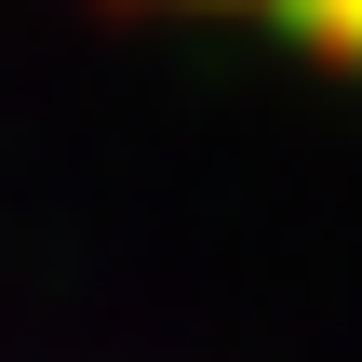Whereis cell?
I'll use <instances>...</instances> for the list:
<instances>
[{"mask_svg":"<svg viewBox=\"0 0 362 362\" xmlns=\"http://www.w3.org/2000/svg\"><path fill=\"white\" fill-rule=\"evenodd\" d=\"M134 13H175V27H215V40H269L296 67H349L362 81V0H134Z\"/></svg>","mask_w":362,"mask_h":362,"instance_id":"cell-1","label":"cell"}]
</instances>
